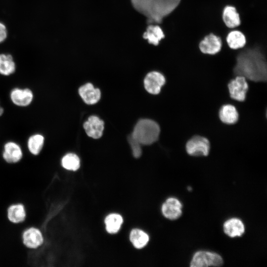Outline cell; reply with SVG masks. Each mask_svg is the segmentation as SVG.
Returning <instances> with one entry per match:
<instances>
[{
	"label": "cell",
	"instance_id": "cell-1",
	"mask_svg": "<svg viewBox=\"0 0 267 267\" xmlns=\"http://www.w3.org/2000/svg\"><path fill=\"white\" fill-rule=\"evenodd\" d=\"M236 61L233 71L236 76L254 82L267 81L266 59L259 48H248L241 51L237 56Z\"/></svg>",
	"mask_w": 267,
	"mask_h": 267
},
{
	"label": "cell",
	"instance_id": "cell-2",
	"mask_svg": "<svg viewBox=\"0 0 267 267\" xmlns=\"http://www.w3.org/2000/svg\"><path fill=\"white\" fill-rule=\"evenodd\" d=\"M134 7L147 18L148 24H160L178 6L181 0H131Z\"/></svg>",
	"mask_w": 267,
	"mask_h": 267
},
{
	"label": "cell",
	"instance_id": "cell-3",
	"mask_svg": "<svg viewBox=\"0 0 267 267\" xmlns=\"http://www.w3.org/2000/svg\"><path fill=\"white\" fill-rule=\"evenodd\" d=\"M160 132V127L156 122L145 119L137 123L131 135L140 144L150 145L157 140Z\"/></svg>",
	"mask_w": 267,
	"mask_h": 267
},
{
	"label": "cell",
	"instance_id": "cell-4",
	"mask_svg": "<svg viewBox=\"0 0 267 267\" xmlns=\"http://www.w3.org/2000/svg\"><path fill=\"white\" fill-rule=\"evenodd\" d=\"M21 240L25 248L30 250H35L44 244L45 236L40 228L35 226H30L22 231Z\"/></svg>",
	"mask_w": 267,
	"mask_h": 267
},
{
	"label": "cell",
	"instance_id": "cell-5",
	"mask_svg": "<svg viewBox=\"0 0 267 267\" xmlns=\"http://www.w3.org/2000/svg\"><path fill=\"white\" fill-rule=\"evenodd\" d=\"M223 261L219 254L208 251H199L193 255L190 263L191 267H220Z\"/></svg>",
	"mask_w": 267,
	"mask_h": 267
},
{
	"label": "cell",
	"instance_id": "cell-6",
	"mask_svg": "<svg viewBox=\"0 0 267 267\" xmlns=\"http://www.w3.org/2000/svg\"><path fill=\"white\" fill-rule=\"evenodd\" d=\"M187 153L194 156H206L209 154L210 145L208 139L201 136H194L186 144Z\"/></svg>",
	"mask_w": 267,
	"mask_h": 267
},
{
	"label": "cell",
	"instance_id": "cell-7",
	"mask_svg": "<svg viewBox=\"0 0 267 267\" xmlns=\"http://www.w3.org/2000/svg\"><path fill=\"white\" fill-rule=\"evenodd\" d=\"M2 159L8 165L19 163L24 157L23 150L19 144L12 141L6 142L1 154Z\"/></svg>",
	"mask_w": 267,
	"mask_h": 267
},
{
	"label": "cell",
	"instance_id": "cell-8",
	"mask_svg": "<svg viewBox=\"0 0 267 267\" xmlns=\"http://www.w3.org/2000/svg\"><path fill=\"white\" fill-rule=\"evenodd\" d=\"M230 96L238 101H243L248 89V84L244 77L237 76L228 84Z\"/></svg>",
	"mask_w": 267,
	"mask_h": 267
},
{
	"label": "cell",
	"instance_id": "cell-9",
	"mask_svg": "<svg viewBox=\"0 0 267 267\" xmlns=\"http://www.w3.org/2000/svg\"><path fill=\"white\" fill-rule=\"evenodd\" d=\"M10 98L16 106L25 107L32 103L34 99V93L29 88H15L11 90Z\"/></svg>",
	"mask_w": 267,
	"mask_h": 267
},
{
	"label": "cell",
	"instance_id": "cell-10",
	"mask_svg": "<svg viewBox=\"0 0 267 267\" xmlns=\"http://www.w3.org/2000/svg\"><path fill=\"white\" fill-rule=\"evenodd\" d=\"M165 82L166 79L163 74L157 71H152L148 73L144 78V88L149 93L157 94Z\"/></svg>",
	"mask_w": 267,
	"mask_h": 267
},
{
	"label": "cell",
	"instance_id": "cell-11",
	"mask_svg": "<svg viewBox=\"0 0 267 267\" xmlns=\"http://www.w3.org/2000/svg\"><path fill=\"white\" fill-rule=\"evenodd\" d=\"M222 46L221 38L213 33L206 36L199 44L200 51L204 54L210 55H214L219 52Z\"/></svg>",
	"mask_w": 267,
	"mask_h": 267
},
{
	"label": "cell",
	"instance_id": "cell-12",
	"mask_svg": "<svg viewBox=\"0 0 267 267\" xmlns=\"http://www.w3.org/2000/svg\"><path fill=\"white\" fill-rule=\"evenodd\" d=\"M6 218L12 224L23 223L27 218V210L22 203L17 202L10 204L6 209Z\"/></svg>",
	"mask_w": 267,
	"mask_h": 267
},
{
	"label": "cell",
	"instance_id": "cell-13",
	"mask_svg": "<svg viewBox=\"0 0 267 267\" xmlns=\"http://www.w3.org/2000/svg\"><path fill=\"white\" fill-rule=\"evenodd\" d=\"M182 208V204L178 199L170 197L163 204L161 210L165 218L170 220H175L181 216Z\"/></svg>",
	"mask_w": 267,
	"mask_h": 267
},
{
	"label": "cell",
	"instance_id": "cell-14",
	"mask_svg": "<svg viewBox=\"0 0 267 267\" xmlns=\"http://www.w3.org/2000/svg\"><path fill=\"white\" fill-rule=\"evenodd\" d=\"M104 122L96 116H91L83 125L87 134L94 139L101 137L104 130Z\"/></svg>",
	"mask_w": 267,
	"mask_h": 267
},
{
	"label": "cell",
	"instance_id": "cell-15",
	"mask_svg": "<svg viewBox=\"0 0 267 267\" xmlns=\"http://www.w3.org/2000/svg\"><path fill=\"white\" fill-rule=\"evenodd\" d=\"M79 93L84 101L89 105L96 103L101 97L99 89L94 88L92 84L89 83L79 88Z\"/></svg>",
	"mask_w": 267,
	"mask_h": 267
},
{
	"label": "cell",
	"instance_id": "cell-16",
	"mask_svg": "<svg viewBox=\"0 0 267 267\" xmlns=\"http://www.w3.org/2000/svg\"><path fill=\"white\" fill-rule=\"evenodd\" d=\"M223 231L227 236L233 238L242 236L245 232L242 221L236 218L226 220L223 225Z\"/></svg>",
	"mask_w": 267,
	"mask_h": 267
},
{
	"label": "cell",
	"instance_id": "cell-17",
	"mask_svg": "<svg viewBox=\"0 0 267 267\" xmlns=\"http://www.w3.org/2000/svg\"><path fill=\"white\" fill-rule=\"evenodd\" d=\"M16 63L13 55L9 53H0V75L9 76L15 73Z\"/></svg>",
	"mask_w": 267,
	"mask_h": 267
},
{
	"label": "cell",
	"instance_id": "cell-18",
	"mask_svg": "<svg viewBox=\"0 0 267 267\" xmlns=\"http://www.w3.org/2000/svg\"><path fill=\"white\" fill-rule=\"evenodd\" d=\"M222 19L225 26L231 29L239 26L241 23L239 14L236 8L232 5H226L224 7Z\"/></svg>",
	"mask_w": 267,
	"mask_h": 267
},
{
	"label": "cell",
	"instance_id": "cell-19",
	"mask_svg": "<svg viewBox=\"0 0 267 267\" xmlns=\"http://www.w3.org/2000/svg\"><path fill=\"white\" fill-rule=\"evenodd\" d=\"M143 37L147 40L149 44L157 45L161 40L164 38L165 35L159 25L149 24L143 34Z\"/></svg>",
	"mask_w": 267,
	"mask_h": 267
},
{
	"label": "cell",
	"instance_id": "cell-20",
	"mask_svg": "<svg viewBox=\"0 0 267 267\" xmlns=\"http://www.w3.org/2000/svg\"><path fill=\"white\" fill-rule=\"evenodd\" d=\"M219 117L223 123L231 125L237 122L239 115L235 106L231 104H225L221 108Z\"/></svg>",
	"mask_w": 267,
	"mask_h": 267
},
{
	"label": "cell",
	"instance_id": "cell-21",
	"mask_svg": "<svg viewBox=\"0 0 267 267\" xmlns=\"http://www.w3.org/2000/svg\"><path fill=\"white\" fill-rule=\"evenodd\" d=\"M44 137L40 134H32L28 139L27 149L34 156H39L42 151L44 144Z\"/></svg>",
	"mask_w": 267,
	"mask_h": 267
},
{
	"label": "cell",
	"instance_id": "cell-22",
	"mask_svg": "<svg viewBox=\"0 0 267 267\" xmlns=\"http://www.w3.org/2000/svg\"><path fill=\"white\" fill-rule=\"evenodd\" d=\"M228 46L232 49H238L243 47L246 43L244 34L239 30H232L226 38Z\"/></svg>",
	"mask_w": 267,
	"mask_h": 267
},
{
	"label": "cell",
	"instance_id": "cell-23",
	"mask_svg": "<svg viewBox=\"0 0 267 267\" xmlns=\"http://www.w3.org/2000/svg\"><path fill=\"white\" fill-rule=\"evenodd\" d=\"M61 167L69 171H76L80 167V160L74 153H68L64 155L60 161Z\"/></svg>",
	"mask_w": 267,
	"mask_h": 267
},
{
	"label": "cell",
	"instance_id": "cell-24",
	"mask_svg": "<svg viewBox=\"0 0 267 267\" xmlns=\"http://www.w3.org/2000/svg\"><path fill=\"white\" fill-rule=\"evenodd\" d=\"M130 239L134 247L141 249L147 244L149 236L140 229H134L130 233Z\"/></svg>",
	"mask_w": 267,
	"mask_h": 267
},
{
	"label": "cell",
	"instance_id": "cell-25",
	"mask_svg": "<svg viewBox=\"0 0 267 267\" xmlns=\"http://www.w3.org/2000/svg\"><path fill=\"white\" fill-rule=\"evenodd\" d=\"M122 216L118 214H111L105 219V223L107 231L111 234L117 233L120 229L123 223Z\"/></svg>",
	"mask_w": 267,
	"mask_h": 267
},
{
	"label": "cell",
	"instance_id": "cell-26",
	"mask_svg": "<svg viewBox=\"0 0 267 267\" xmlns=\"http://www.w3.org/2000/svg\"><path fill=\"white\" fill-rule=\"evenodd\" d=\"M128 141L132 149L133 154L135 158H139L142 153L141 144L132 135L128 137Z\"/></svg>",
	"mask_w": 267,
	"mask_h": 267
},
{
	"label": "cell",
	"instance_id": "cell-27",
	"mask_svg": "<svg viewBox=\"0 0 267 267\" xmlns=\"http://www.w3.org/2000/svg\"><path fill=\"white\" fill-rule=\"evenodd\" d=\"M8 37V30L4 23L0 21V44L3 43Z\"/></svg>",
	"mask_w": 267,
	"mask_h": 267
},
{
	"label": "cell",
	"instance_id": "cell-28",
	"mask_svg": "<svg viewBox=\"0 0 267 267\" xmlns=\"http://www.w3.org/2000/svg\"><path fill=\"white\" fill-rule=\"evenodd\" d=\"M4 113V109L0 106V116H1Z\"/></svg>",
	"mask_w": 267,
	"mask_h": 267
}]
</instances>
